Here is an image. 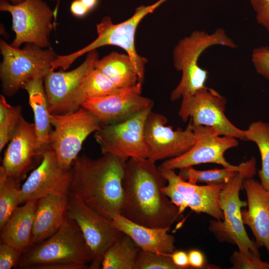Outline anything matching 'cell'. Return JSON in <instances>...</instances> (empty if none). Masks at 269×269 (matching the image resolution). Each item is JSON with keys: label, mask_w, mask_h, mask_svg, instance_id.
Wrapping results in <instances>:
<instances>
[{"label": "cell", "mask_w": 269, "mask_h": 269, "mask_svg": "<svg viewBox=\"0 0 269 269\" xmlns=\"http://www.w3.org/2000/svg\"><path fill=\"white\" fill-rule=\"evenodd\" d=\"M19 182L0 167V228L20 204Z\"/></svg>", "instance_id": "f546056e"}, {"label": "cell", "mask_w": 269, "mask_h": 269, "mask_svg": "<svg viewBox=\"0 0 269 269\" xmlns=\"http://www.w3.org/2000/svg\"><path fill=\"white\" fill-rule=\"evenodd\" d=\"M251 60L257 72L269 80V48L260 46L254 49Z\"/></svg>", "instance_id": "836d02e7"}, {"label": "cell", "mask_w": 269, "mask_h": 269, "mask_svg": "<svg viewBox=\"0 0 269 269\" xmlns=\"http://www.w3.org/2000/svg\"><path fill=\"white\" fill-rule=\"evenodd\" d=\"M167 118L152 112L145 121L144 135L148 158L156 162L179 156L189 150L195 141L192 124L190 120L184 130L167 126Z\"/></svg>", "instance_id": "5bb4252c"}, {"label": "cell", "mask_w": 269, "mask_h": 269, "mask_svg": "<svg viewBox=\"0 0 269 269\" xmlns=\"http://www.w3.org/2000/svg\"><path fill=\"white\" fill-rule=\"evenodd\" d=\"M20 106L9 104L3 95H0V151L7 143L21 119Z\"/></svg>", "instance_id": "4dcf8cb0"}, {"label": "cell", "mask_w": 269, "mask_h": 269, "mask_svg": "<svg viewBox=\"0 0 269 269\" xmlns=\"http://www.w3.org/2000/svg\"><path fill=\"white\" fill-rule=\"evenodd\" d=\"M141 249L128 235H124L105 253L103 269H135Z\"/></svg>", "instance_id": "4316f807"}, {"label": "cell", "mask_w": 269, "mask_h": 269, "mask_svg": "<svg viewBox=\"0 0 269 269\" xmlns=\"http://www.w3.org/2000/svg\"><path fill=\"white\" fill-rule=\"evenodd\" d=\"M230 260L231 269H269V263L263 261L260 255L254 253L248 256L239 250L235 251Z\"/></svg>", "instance_id": "d6a6232c"}, {"label": "cell", "mask_w": 269, "mask_h": 269, "mask_svg": "<svg viewBox=\"0 0 269 269\" xmlns=\"http://www.w3.org/2000/svg\"><path fill=\"white\" fill-rule=\"evenodd\" d=\"M91 252L76 222L68 216L52 236L23 254L18 267L22 269H89Z\"/></svg>", "instance_id": "3957f363"}, {"label": "cell", "mask_w": 269, "mask_h": 269, "mask_svg": "<svg viewBox=\"0 0 269 269\" xmlns=\"http://www.w3.org/2000/svg\"><path fill=\"white\" fill-rule=\"evenodd\" d=\"M95 68L121 88L133 87L140 83L134 64L127 54L112 52L98 59Z\"/></svg>", "instance_id": "d4e9b609"}, {"label": "cell", "mask_w": 269, "mask_h": 269, "mask_svg": "<svg viewBox=\"0 0 269 269\" xmlns=\"http://www.w3.org/2000/svg\"><path fill=\"white\" fill-rule=\"evenodd\" d=\"M21 253L20 251L1 242L0 244V269H11L18 266Z\"/></svg>", "instance_id": "e575fe53"}, {"label": "cell", "mask_w": 269, "mask_h": 269, "mask_svg": "<svg viewBox=\"0 0 269 269\" xmlns=\"http://www.w3.org/2000/svg\"><path fill=\"white\" fill-rule=\"evenodd\" d=\"M83 4L89 11L93 10L97 5L99 0H81Z\"/></svg>", "instance_id": "ab89813d"}, {"label": "cell", "mask_w": 269, "mask_h": 269, "mask_svg": "<svg viewBox=\"0 0 269 269\" xmlns=\"http://www.w3.org/2000/svg\"><path fill=\"white\" fill-rule=\"evenodd\" d=\"M71 179V169L61 168L55 153L48 149L42 153L41 162L20 188V202L38 200L52 193H69Z\"/></svg>", "instance_id": "ac0fdd59"}, {"label": "cell", "mask_w": 269, "mask_h": 269, "mask_svg": "<svg viewBox=\"0 0 269 269\" xmlns=\"http://www.w3.org/2000/svg\"><path fill=\"white\" fill-rule=\"evenodd\" d=\"M114 226L130 236L141 250L171 254L176 250L175 237L168 233L169 228H155L134 223L121 215L112 220Z\"/></svg>", "instance_id": "7402d4cb"}, {"label": "cell", "mask_w": 269, "mask_h": 269, "mask_svg": "<svg viewBox=\"0 0 269 269\" xmlns=\"http://www.w3.org/2000/svg\"><path fill=\"white\" fill-rule=\"evenodd\" d=\"M243 189L247 198V209L242 210L244 225L251 229L259 248L269 254V191L253 177L246 178Z\"/></svg>", "instance_id": "ffe728a7"}, {"label": "cell", "mask_w": 269, "mask_h": 269, "mask_svg": "<svg viewBox=\"0 0 269 269\" xmlns=\"http://www.w3.org/2000/svg\"><path fill=\"white\" fill-rule=\"evenodd\" d=\"M214 45L233 49L238 47L221 28L211 33L195 30L179 41L173 50V60L175 68L180 71L182 75L179 84L170 94L172 101L192 95L206 86L208 72L200 67L198 60L206 49Z\"/></svg>", "instance_id": "8992f818"}, {"label": "cell", "mask_w": 269, "mask_h": 269, "mask_svg": "<svg viewBox=\"0 0 269 269\" xmlns=\"http://www.w3.org/2000/svg\"><path fill=\"white\" fill-rule=\"evenodd\" d=\"M242 166V162L238 165L223 168H215L205 170H197L192 166L179 169L178 175L183 180L192 184L204 183L206 184H227L237 173Z\"/></svg>", "instance_id": "f1b7e54d"}, {"label": "cell", "mask_w": 269, "mask_h": 269, "mask_svg": "<svg viewBox=\"0 0 269 269\" xmlns=\"http://www.w3.org/2000/svg\"><path fill=\"white\" fill-rule=\"evenodd\" d=\"M142 83L124 92L91 98L81 106L91 112L102 125L123 122L153 106L150 99L142 96Z\"/></svg>", "instance_id": "e0dca14e"}, {"label": "cell", "mask_w": 269, "mask_h": 269, "mask_svg": "<svg viewBox=\"0 0 269 269\" xmlns=\"http://www.w3.org/2000/svg\"><path fill=\"white\" fill-rule=\"evenodd\" d=\"M2 57L0 65V79L3 95H15L24 85L38 76H45L51 70L57 57L50 47L43 48L26 43L22 48H16L3 40L0 41Z\"/></svg>", "instance_id": "52a82bcc"}, {"label": "cell", "mask_w": 269, "mask_h": 269, "mask_svg": "<svg viewBox=\"0 0 269 269\" xmlns=\"http://www.w3.org/2000/svg\"><path fill=\"white\" fill-rule=\"evenodd\" d=\"M50 121L54 130L49 134V148L55 153L59 166L69 170L84 140L102 125L94 114L82 107L71 113L50 114Z\"/></svg>", "instance_id": "ba28073f"}, {"label": "cell", "mask_w": 269, "mask_h": 269, "mask_svg": "<svg viewBox=\"0 0 269 269\" xmlns=\"http://www.w3.org/2000/svg\"><path fill=\"white\" fill-rule=\"evenodd\" d=\"M69 193H52L37 200L33 228L34 244L54 234L68 216Z\"/></svg>", "instance_id": "44dd1931"}, {"label": "cell", "mask_w": 269, "mask_h": 269, "mask_svg": "<svg viewBox=\"0 0 269 269\" xmlns=\"http://www.w3.org/2000/svg\"><path fill=\"white\" fill-rule=\"evenodd\" d=\"M0 10L9 12L12 17L15 36L11 46L19 48L23 43H32L50 48L49 37L55 13L44 0H24L17 4L0 0Z\"/></svg>", "instance_id": "9c48e42d"}, {"label": "cell", "mask_w": 269, "mask_h": 269, "mask_svg": "<svg viewBox=\"0 0 269 269\" xmlns=\"http://www.w3.org/2000/svg\"><path fill=\"white\" fill-rule=\"evenodd\" d=\"M68 216L79 227L92 254L89 269L101 267L107 250L124 233L109 220L87 206L76 196L68 194Z\"/></svg>", "instance_id": "8fae6325"}, {"label": "cell", "mask_w": 269, "mask_h": 269, "mask_svg": "<svg viewBox=\"0 0 269 269\" xmlns=\"http://www.w3.org/2000/svg\"><path fill=\"white\" fill-rule=\"evenodd\" d=\"M189 266L194 269H220L219 267L206 264L203 254L199 250L193 249L188 253Z\"/></svg>", "instance_id": "8d00e7d4"}, {"label": "cell", "mask_w": 269, "mask_h": 269, "mask_svg": "<svg viewBox=\"0 0 269 269\" xmlns=\"http://www.w3.org/2000/svg\"><path fill=\"white\" fill-rule=\"evenodd\" d=\"M4 152L0 167L5 173L19 182L32 166L36 152V134L34 123L22 117Z\"/></svg>", "instance_id": "d6986e66"}, {"label": "cell", "mask_w": 269, "mask_h": 269, "mask_svg": "<svg viewBox=\"0 0 269 269\" xmlns=\"http://www.w3.org/2000/svg\"><path fill=\"white\" fill-rule=\"evenodd\" d=\"M44 76H38L27 82L23 89L28 95L29 103L34 115L36 134V152L38 156L49 148L51 131L50 113L44 86Z\"/></svg>", "instance_id": "cb8c5ba5"}, {"label": "cell", "mask_w": 269, "mask_h": 269, "mask_svg": "<svg viewBox=\"0 0 269 269\" xmlns=\"http://www.w3.org/2000/svg\"><path fill=\"white\" fill-rule=\"evenodd\" d=\"M158 167L167 181L163 191L179 208L180 214L189 208L195 212L205 213L215 220H223L219 198L221 191L226 184H192L182 179L174 170L160 165Z\"/></svg>", "instance_id": "7c38bea8"}, {"label": "cell", "mask_w": 269, "mask_h": 269, "mask_svg": "<svg viewBox=\"0 0 269 269\" xmlns=\"http://www.w3.org/2000/svg\"><path fill=\"white\" fill-rule=\"evenodd\" d=\"M135 269H179L173 263L170 254L139 252Z\"/></svg>", "instance_id": "1f68e13d"}, {"label": "cell", "mask_w": 269, "mask_h": 269, "mask_svg": "<svg viewBox=\"0 0 269 269\" xmlns=\"http://www.w3.org/2000/svg\"><path fill=\"white\" fill-rule=\"evenodd\" d=\"M244 133L246 139L255 143L259 150L262 166L258 176L261 184L269 191V122H253Z\"/></svg>", "instance_id": "83f0119b"}, {"label": "cell", "mask_w": 269, "mask_h": 269, "mask_svg": "<svg viewBox=\"0 0 269 269\" xmlns=\"http://www.w3.org/2000/svg\"><path fill=\"white\" fill-rule=\"evenodd\" d=\"M37 200L28 201L18 206L0 229L1 242L22 254L34 245L33 228Z\"/></svg>", "instance_id": "603a6c76"}, {"label": "cell", "mask_w": 269, "mask_h": 269, "mask_svg": "<svg viewBox=\"0 0 269 269\" xmlns=\"http://www.w3.org/2000/svg\"><path fill=\"white\" fill-rule=\"evenodd\" d=\"M155 162L148 158L132 157L127 161L121 215L146 227L170 229L183 216L164 193L167 181Z\"/></svg>", "instance_id": "6da1fadb"}, {"label": "cell", "mask_w": 269, "mask_h": 269, "mask_svg": "<svg viewBox=\"0 0 269 269\" xmlns=\"http://www.w3.org/2000/svg\"><path fill=\"white\" fill-rule=\"evenodd\" d=\"M127 161L111 154L92 159L78 156L73 163L69 193L105 218L121 215L125 201Z\"/></svg>", "instance_id": "7a4b0ae2"}, {"label": "cell", "mask_w": 269, "mask_h": 269, "mask_svg": "<svg viewBox=\"0 0 269 269\" xmlns=\"http://www.w3.org/2000/svg\"><path fill=\"white\" fill-rule=\"evenodd\" d=\"M152 108L123 122L102 125L94 134L102 154H111L126 161L132 157L148 158L144 129Z\"/></svg>", "instance_id": "4fadbf2b"}, {"label": "cell", "mask_w": 269, "mask_h": 269, "mask_svg": "<svg viewBox=\"0 0 269 269\" xmlns=\"http://www.w3.org/2000/svg\"><path fill=\"white\" fill-rule=\"evenodd\" d=\"M227 101L215 90L206 86L182 98L178 116L194 125L210 127L220 135L246 140L244 130L234 126L225 115Z\"/></svg>", "instance_id": "30bf717a"}, {"label": "cell", "mask_w": 269, "mask_h": 269, "mask_svg": "<svg viewBox=\"0 0 269 269\" xmlns=\"http://www.w3.org/2000/svg\"><path fill=\"white\" fill-rule=\"evenodd\" d=\"M99 59L96 50L87 53L84 62L69 71L50 70L44 77V86L50 114L72 112L74 98L82 83L95 68Z\"/></svg>", "instance_id": "2e32d148"}, {"label": "cell", "mask_w": 269, "mask_h": 269, "mask_svg": "<svg viewBox=\"0 0 269 269\" xmlns=\"http://www.w3.org/2000/svg\"><path fill=\"white\" fill-rule=\"evenodd\" d=\"M257 22L269 33V0H250Z\"/></svg>", "instance_id": "d590c367"}, {"label": "cell", "mask_w": 269, "mask_h": 269, "mask_svg": "<svg viewBox=\"0 0 269 269\" xmlns=\"http://www.w3.org/2000/svg\"><path fill=\"white\" fill-rule=\"evenodd\" d=\"M256 172L255 157L242 162L241 169L220 194L219 204L223 220H211L209 226L210 232L219 242L236 245L240 251L248 256L253 253L260 255L259 247L255 241L249 238L244 228L241 208L247 206V202L240 199V192L244 180L254 177Z\"/></svg>", "instance_id": "277c9868"}, {"label": "cell", "mask_w": 269, "mask_h": 269, "mask_svg": "<svg viewBox=\"0 0 269 269\" xmlns=\"http://www.w3.org/2000/svg\"><path fill=\"white\" fill-rule=\"evenodd\" d=\"M7 0V1H9L12 4H17V3H18L19 2H22V1H23L24 0ZM48 0L58 1H59V0Z\"/></svg>", "instance_id": "60d3db41"}, {"label": "cell", "mask_w": 269, "mask_h": 269, "mask_svg": "<svg viewBox=\"0 0 269 269\" xmlns=\"http://www.w3.org/2000/svg\"><path fill=\"white\" fill-rule=\"evenodd\" d=\"M72 14L77 17H82L90 12L81 0H73L70 7Z\"/></svg>", "instance_id": "f35d334b"}, {"label": "cell", "mask_w": 269, "mask_h": 269, "mask_svg": "<svg viewBox=\"0 0 269 269\" xmlns=\"http://www.w3.org/2000/svg\"><path fill=\"white\" fill-rule=\"evenodd\" d=\"M174 263L179 269L192 268L189 264L188 253L184 251H175L170 254Z\"/></svg>", "instance_id": "74e56055"}, {"label": "cell", "mask_w": 269, "mask_h": 269, "mask_svg": "<svg viewBox=\"0 0 269 269\" xmlns=\"http://www.w3.org/2000/svg\"><path fill=\"white\" fill-rule=\"evenodd\" d=\"M166 0H158L149 5L136 7L132 16L125 21L115 24L110 17H104L97 25V37L91 43L73 53L57 55L52 63L51 70L60 68L67 70L80 56L90 51L107 45H114L124 49L132 59L137 71L139 82L142 83L147 59L140 56L135 46V35L140 21L148 14L153 12Z\"/></svg>", "instance_id": "5b68a950"}, {"label": "cell", "mask_w": 269, "mask_h": 269, "mask_svg": "<svg viewBox=\"0 0 269 269\" xmlns=\"http://www.w3.org/2000/svg\"><path fill=\"white\" fill-rule=\"evenodd\" d=\"M133 87L120 88L104 74L94 68L89 72L80 85L74 100L72 112L78 110L84 102L91 98L124 92Z\"/></svg>", "instance_id": "484cf974"}, {"label": "cell", "mask_w": 269, "mask_h": 269, "mask_svg": "<svg viewBox=\"0 0 269 269\" xmlns=\"http://www.w3.org/2000/svg\"><path fill=\"white\" fill-rule=\"evenodd\" d=\"M192 128L195 137L192 147L179 156L165 159L160 165L173 170L208 163L224 167L233 165L227 161L224 154L238 145V139L220 135L210 127L192 124Z\"/></svg>", "instance_id": "9a60e30c"}]
</instances>
